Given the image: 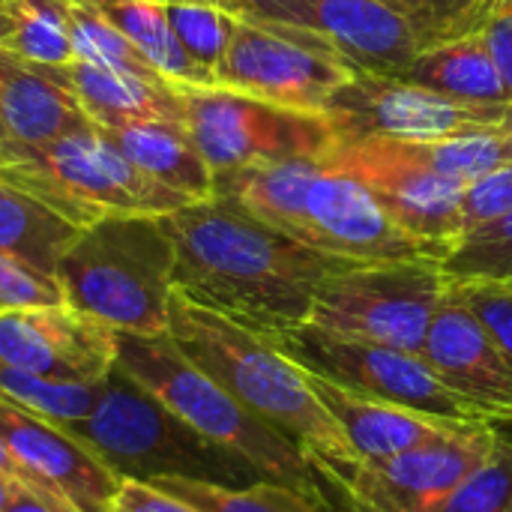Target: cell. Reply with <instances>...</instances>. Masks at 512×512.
I'll return each instance as SVG.
<instances>
[{"label":"cell","mask_w":512,"mask_h":512,"mask_svg":"<svg viewBox=\"0 0 512 512\" xmlns=\"http://www.w3.org/2000/svg\"><path fill=\"white\" fill-rule=\"evenodd\" d=\"M117 363V330L60 303L0 312V366L57 384H102Z\"/></svg>","instance_id":"obj_15"},{"label":"cell","mask_w":512,"mask_h":512,"mask_svg":"<svg viewBox=\"0 0 512 512\" xmlns=\"http://www.w3.org/2000/svg\"><path fill=\"white\" fill-rule=\"evenodd\" d=\"M162 225L174 243V291L261 336L306 324L321 282L357 264L303 246L222 195L192 201Z\"/></svg>","instance_id":"obj_1"},{"label":"cell","mask_w":512,"mask_h":512,"mask_svg":"<svg viewBox=\"0 0 512 512\" xmlns=\"http://www.w3.org/2000/svg\"><path fill=\"white\" fill-rule=\"evenodd\" d=\"M108 138L153 180L165 183L168 189L204 201L213 198V168L195 147L192 135L180 123H129L117 129H105Z\"/></svg>","instance_id":"obj_23"},{"label":"cell","mask_w":512,"mask_h":512,"mask_svg":"<svg viewBox=\"0 0 512 512\" xmlns=\"http://www.w3.org/2000/svg\"><path fill=\"white\" fill-rule=\"evenodd\" d=\"M0 123L9 144L27 153H39L57 138L87 126L90 120L75 96L60 81H54L45 66L3 51Z\"/></svg>","instance_id":"obj_21"},{"label":"cell","mask_w":512,"mask_h":512,"mask_svg":"<svg viewBox=\"0 0 512 512\" xmlns=\"http://www.w3.org/2000/svg\"><path fill=\"white\" fill-rule=\"evenodd\" d=\"M63 291L54 276L33 270L30 264L0 252V312L33 309V306H60Z\"/></svg>","instance_id":"obj_34"},{"label":"cell","mask_w":512,"mask_h":512,"mask_svg":"<svg viewBox=\"0 0 512 512\" xmlns=\"http://www.w3.org/2000/svg\"><path fill=\"white\" fill-rule=\"evenodd\" d=\"M81 225L66 219L39 195L0 180V252L54 276L60 255L78 237Z\"/></svg>","instance_id":"obj_24"},{"label":"cell","mask_w":512,"mask_h":512,"mask_svg":"<svg viewBox=\"0 0 512 512\" xmlns=\"http://www.w3.org/2000/svg\"><path fill=\"white\" fill-rule=\"evenodd\" d=\"M111 512H195L189 504L153 489L150 483L144 480H132V477H123V486L114 498V507Z\"/></svg>","instance_id":"obj_38"},{"label":"cell","mask_w":512,"mask_h":512,"mask_svg":"<svg viewBox=\"0 0 512 512\" xmlns=\"http://www.w3.org/2000/svg\"><path fill=\"white\" fill-rule=\"evenodd\" d=\"M306 372H315L357 396L399 405L417 414L438 420L471 423V426H498V417L474 405L453 387H447L435 369L420 357L396 348H381L369 342H354L336 333H327L312 324L267 336Z\"/></svg>","instance_id":"obj_8"},{"label":"cell","mask_w":512,"mask_h":512,"mask_svg":"<svg viewBox=\"0 0 512 512\" xmlns=\"http://www.w3.org/2000/svg\"><path fill=\"white\" fill-rule=\"evenodd\" d=\"M45 69L54 81H60L75 96L87 120L102 129H117L144 120L186 126L183 96L168 81H147L87 60H69L63 66H45Z\"/></svg>","instance_id":"obj_20"},{"label":"cell","mask_w":512,"mask_h":512,"mask_svg":"<svg viewBox=\"0 0 512 512\" xmlns=\"http://www.w3.org/2000/svg\"><path fill=\"white\" fill-rule=\"evenodd\" d=\"M72 18V51L75 60H87L114 72H129L147 81H165L141 54L138 48L102 15L93 0H69ZM171 84V81H168Z\"/></svg>","instance_id":"obj_29"},{"label":"cell","mask_w":512,"mask_h":512,"mask_svg":"<svg viewBox=\"0 0 512 512\" xmlns=\"http://www.w3.org/2000/svg\"><path fill=\"white\" fill-rule=\"evenodd\" d=\"M512 507V441L498 432L486 462L474 468L435 512H510Z\"/></svg>","instance_id":"obj_31"},{"label":"cell","mask_w":512,"mask_h":512,"mask_svg":"<svg viewBox=\"0 0 512 512\" xmlns=\"http://www.w3.org/2000/svg\"><path fill=\"white\" fill-rule=\"evenodd\" d=\"M512 210V162L495 168L492 174L474 180L465 192V234L501 213ZM462 234V237H465Z\"/></svg>","instance_id":"obj_36"},{"label":"cell","mask_w":512,"mask_h":512,"mask_svg":"<svg viewBox=\"0 0 512 512\" xmlns=\"http://www.w3.org/2000/svg\"><path fill=\"white\" fill-rule=\"evenodd\" d=\"M396 78L462 102H512L480 30L426 45Z\"/></svg>","instance_id":"obj_22"},{"label":"cell","mask_w":512,"mask_h":512,"mask_svg":"<svg viewBox=\"0 0 512 512\" xmlns=\"http://www.w3.org/2000/svg\"><path fill=\"white\" fill-rule=\"evenodd\" d=\"M447 288L450 279L432 258L357 261L321 282L306 324L354 342L423 354Z\"/></svg>","instance_id":"obj_7"},{"label":"cell","mask_w":512,"mask_h":512,"mask_svg":"<svg viewBox=\"0 0 512 512\" xmlns=\"http://www.w3.org/2000/svg\"><path fill=\"white\" fill-rule=\"evenodd\" d=\"M453 285L512 360V285H498V282H453Z\"/></svg>","instance_id":"obj_35"},{"label":"cell","mask_w":512,"mask_h":512,"mask_svg":"<svg viewBox=\"0 0 512 512\" xmlns=\"http://www.w3.org/2000/svg\"><path fill=\"white\" fill-rule=\"evenodd\" d=\"M168 336L204 375L300 447L348 495L360 459L315 396L300 363L267 336L183 297L180 291H174L168 303Z\"/></svg>","instance_id":"obj_2"},{"label":"cell","mask_w":512,"mask_h":512,"mask_svg":"<svg viewBox=\"0 0 512 512\" xmlns=\"http://www.w3.org/2000/svg\"><path fill=\"white\" fill-rule=\"evenodd\" d=\"M0 51L39 66H63L75 60L69 0H18L9 36Z\"/></svg>","instance_id":"obj_27"},{"label":"cell","mask_w":512,"mask_h":512,"mask_svg":"<svg viewBox=\"0 0 512 512\" xmlns=\"http://www.w3.org/2000/svg\"><path fill=\"white\" fill-rule=\"evenodd\" d=\"M510 512H512V507H510Z\"/></svg>","instance_id":"obj_46"},{"label":"cell","mask_w":512,"mask_h":512,"mask_svg":"<svg viewBox=\"0 0 512 512\" xmlns=\"http://www.w3.org/2000/svg\"><path fill=\"white\" fill-rule=\"evenodd\" d=\"M0 474H3V477H12V480H21V483H27V486H33L30 477H27V471L12 459V453L3 447V441H0Z\"/></svg>","instance_id":"obj_41"},{"label":"cell","mask_w":512,"mask_h":512,"mask_svg":"<svg viewBox=\"0 0 512 512\" xmlns=\"http://www.w3.org/2000/svg\"><path fill=\"white\" fill-rule=\"evenodd\" d=\"M150 3H162V6H171V3H216L219 6V0H150Z\"/></svg>","instance_id":"obj_44"},{"label":"cell","mask_w":512,"mask_h":512,"mask_svg":"<svg viewBox=\"0 0 512 512\" xmlns=\"http://www.w3.org/2000/svg\"><path fill=\"white\" fill-rule=\"evenodd\" d=\"M63 429L99 453L120 477L144 483L153 477H189L228 489L264 480L246 459L210 444L117 369L102 381L93 414Z\"/></svg>","instance_id":"obj_6"},{"label":"cell","mask_w":512,"mask_h":512,"mask_svg":"<svg viewBox=\"0 0 512 512\" xmlns=\"http://www.w3.org/2000/svg\"><path fill=\"white\" fill-rule=\"evenodd\" d=\"M39 174L66 198L84 225L102 216H168L192 198L141 171L102 126L87 123L39 153Z\"/></svg>","instance_id":"obj_13"},{"label":"cell","mask_w":512,"mask_h":512,"mask_svg":"<svg viewBox=\"0 0 512 512\" xmlns=\"http://www.w3.org/2000/svg\"><path fill=\"white\" fill-rule=\"evenodd\" d=\"M165 9H168L171 27L177 33V39L183 42V48L216 75V69L231 45L237 15H231L228 9H222L216 3H171Z\"/></svg>","instance_id":"obj_32"},{"label":"cell","mask_w":512,"mask_h":512,"mask_svg":"<svg viewBox=\"0 0 512 512\" xmlns=\"http://www.w3.org/2000/svg\"><path fill=\"white\" fill-rule=\"evenodd\" d=\"M327 162L357 177L381 210L435 261H444L465 234L462 207L471 183L435 171L402 141L363 138L336 144Z\"/></svg>","instance_id":"obj_11"},{"label":"cell","mask_w":512,"mask_h":512,"mask_svg":"<svg viewBox=\"0 0 512 512\" xmlns=\"http://www.w3.org/2000/svg\"><path fill=\"white\" fill-rule=\"evenodd\" d=\"M15 483H21V480H12V477H3V474H0V512H3V507H6V501L12 498Z\"/></svg>","instance_id":"obj_43"},{"label":"cell","mask_w":512,"mask_h":512,"mask_svg":"<svg viewBox=\"0 0 512 512\" xmlns=\"http://www.w3.org/2000/svg\"><path fill=\"white\" fill-rule=\"evenodd\" d=\"M99 387L102 384H57L0 366V390L18 405H24L27 411L54 420L60 426L90 417L99 402Z\"/></svg>","instance_id":"obj_30"},{"label":"cell","mask_w":512,"mask_h":512,"mask_svg":"<svg viewBox=\"0 0 512 512\" xmlns=\"http://www.w3.org/2000/svg\"><path fill=\"white\" fill-rule=\"evenodd\" d=\"M435 375L498 417L512 423V360L450 282L420 354Z\"/></svg>","instance_id":"obj_18"},{"label":"cell","mask_w":512,"mask_h":512,"mask_svg":"<svg viewBox=\"0 0 512 512\" xmlns=\"http://www.w3.org/2000/svg\"><path fill=\"white\" fill-rule=\"evenodd\" d=\"M498 426H465L381 462H363L348 483L354 512H435L447 495L486 462Z\"/></svg>","instance_id":"obj_16"},{"label":"cell","mask_w":512,"mask_h":512,"mask_svg":"<svg viewBox=\"0 0 512 512\" xmlns=\"http://www.w3.org/2000/svg\"><path fill=\"white\" fill-rule=\"evenodd\" d=\"M357 66L330 42L285 24L237 18L216 84L297 111L324 114Z\"/></svg>","instance_id":"obj_10"},{"label":"cell","mask_w":512,"mask_h":512,"mask_svg":"<svg viewBox=\"0 0 512 512\" xmlns=\"http://www.w3.org/2000/svg\"><path fill=\"white\" fill-rule=\"evenodd\" d=\"M15 3H18V0H0V42H3V39L9 36V30H12Z\"/></svg>","instance_id":"obj_42"},{"label":"cell","mask_w":512,"mask_h":512,"mask_svg":"<svg viewBox=\"0 0 512 512\" xmlns=\"http://www.w3.org/2000/svg\"><path fill=\"white\" fill-rule=\"evenodd\" d=\"M3 512H75L69 504L51 498V495H42L36 492L33 486L27 483H15L12 489V498L6 501Z\"/></svg>","instance_id":"obj_39"},{"label":"cell","mask_w":512,"mask_h":512,"mask_svg":"<svg viewBox=\"0 0 512 512\" xmlns=\"http://www.w3.org/2000/svg\"><path fill=\"white\" fill-rule=\"evenodd\" d=\"M0 441L27 471L36 492L75 512H111L123 477L81 438L45 420L0 390Z\"/></svg>","instance_id":"obj_17"},{"label":"cell","mask_w":512,"mask_h":512,"mask_svg":"<svg viewBox=\"0 0 512 512\" xmlns=\"http://www.w3.org/2000/svg\"><path fill=\"white\" fill-rule=\"evenodd\" d=\"M339 144L363 138L438 141L474 129L512 123V102H462L405 78L357 69L327 102Z\"/></svg>","instance_id":"obj_12"},{"label":"cell","mask_w":512,"mask_h":512,"mask_svg":"<svg viewBox=\"0 0 512 512\" xmlns=\"http://www.w3.org/2000/svg\"><path fill=\"white\" fill-rule=\"evenodd\" d=\"M237 18L306 30L339 48L357 69L402 75L426 48L423 33L387 0H219Z\"/></svg>","instance_id":"obj_14"},{"label":"cell","mask_w":512,"mask_h":512,"mask_svg":"<svg viewBox=\"0 0 512 512\" xmlns=\"http://www.w3.org/2000/svg\"><path fill=\"white\" fill-rule=\"evenodd\" d=\"M117 372L141 384L210 444L246 459L264 480L288 486L327 512H354L351 498L288 438L258 420L165 336L117 330Z\"/></svg>","instance_id":"obj_4"},{"label":"cell","mask_w":512,"mask_h":512,"mask_svg":"<svg viewBox=\"0 0 512 512\" xmlns=\"http://www.w3.org/2000/svg\"><path fill=\"white\" fill-rule=\"evenodd\" d=\"M450 282L512 285V210L471 228L441 261Z\"/></svg>","instance_id":"obj_28"},{"label":"cell","mask_w":512,"mask_h":512,"mask_svg":"<svg viewBox=\"0 0 512 512\" xmlns=\"http://www.w3.org/2000/svg\"><path fill=\"white\" fill-rule=\"evenodd\" d=\"M306 375H309L315 396L321 399V405L330 411V417L336 420V426L354 447L360 465L399 456L405 450H414V447L438 441V438H450V435L462 432L465 426H471V423L438 420V417L417 414V411H408L399 405L357 396L315 372H306Z\"/></svg>","instance_id":"obj_19"},{"label":"cell","mask_w":512,"mask_h":512,"mask_svg":"<svg viewBox=\"0 0 512 512\" xmlns=\"http://www.w3.org/2000/svg\"><path fill=\"white\" fill-rule=\"evenodd\" d=\"M213 195L237 201L261 222L333 258L360 264L432 258L357 177L327 159H288L213 174Z\"/></svg>","instance_id":"obj_3"},{"label":"cell","mask_w":512,"mask_h":512,"mask_svg":"<svg viewBox=\"0 0 512 512\" xmlns=\"http://www.w3.org/2000/svg\"><path fill=\"white\" fill-rule=\"evenodd\" d=\"M102 15L138 48V54L174 87H213L216 75L177 39L168 9L150 0H93Z\"/></svg>","instance_id":"obj_25"},{"label":"cell","mask_w":512,"mask_h":512,"mask_svg":"<svg viewBox=\"0 0 512 512\" xmlns=\"http://www.w3.org/2000/svg\"><path fill=\"white\" fill-rule=\"evenodd\" d=\"M177 90L186 129L213 174L288 159H327L339 144L327 114L273 105L219 84Z\"/></svg>","instance_id":"obj_9"},{"label":"cell","mask_w":512,"mask_h":512,"mask_svg":"<svg viewBox=\"0 0 512 512\" xmlns=\"http://www.w3.org/2000/svg\"><path fill=\"white\" fill-rule=\"evenodd\" d=\"M27 150H18L15 144H9V141H0V180H9V174L21 165V162H27Z\"/></svg>","instance_id":"obj_40"},{"label":"cell","mask_w":512,"mask_h":512,"mask_svg":"<svg viewBox=\"0 0 512 512\" xmlns=\"http://www.w3.org/2000/svg\"><path fill=\"white\" fill-rule=\"evenodd\" d=\"M0 93H3V51H0ZM0 141H6L3 138V123H0Z\"/></svg>","instance_id":"obj_45"},{"label":"cell","mask_w":512,"mask_h":512,"mask_svg":"<svg viewBox=\"0 0 512 512\" xmlns=\"http://www.w3.org/2000/svg\"><path fill=\"white\" fill-rule=\"evenodd\" d=\"M153 489L189 504L195 512H327L300 492L261 480L243 489H228L189 477H153Z\"/></svg>","instance_id":"obj_26"},{"label":"cell","mask_w":512,"mask_h":512,"mask_svg":"<svg viewBox=\"0 0 512 512\" xmlns=\"http://www.w3.org/2000/svg\"><path fill=\"white\" fill-rule=\"evenodd\" d=\"M426 39V45L471 33L489 15L492 0H387Z\"/></svg>","instance_id":"obj_33"},{"label":"cell","mask_w":512,"mask_h":512,"mask_svg":"<svg viewBox=\"0 0 512 512\" xmlns=\"http://www.w3.org/2000/svg\"><path fill=\"white\" fill-rule=\"evenodd\" d=\"M495 57L501 81L512 99V0H492L489 15L477 27Z\"/></svg>","instance_id":"obj_37"},{"label":"cell","mask_w":512,"mask_h":512,"mask_svg":"<svg viewBox=\"0 0 512 512\" xmlns=\"http://www.w3.org/2000/svg\"><path fill=\"white\" fill-rule=\"evenodd\" d=\"M54 279L66 306L120 333H168L174 243L162 216H102L84 225Z\"/></svg>","instance_id":"obj_5"}]
</instances>
